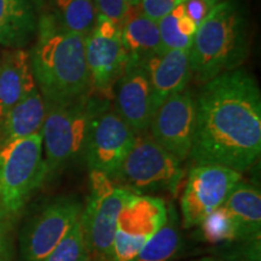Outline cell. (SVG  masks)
I'll return each instance as SVG.
<instances>
[{"mask_svg": "<svg viewBox=\"0 0 261 261\" xmlns=\"http://www.w3.org/2000/svg\"><path fill=\"white\" fill-rule=\"evenodd\" d=\"M196 123L189 159L194 165H218L244 173L261 152V92L243 69L224 73L195 97Z\"/></svg>", "mask_w": 261, "mask_h": 261, "instance_id": "cell-1", "label": "cell"}, {"mask_svg": "<svg viewBox=\"0 0 261 261\" xmlns=\"http://www.w3.org/2000/svg\"><path fill=\"white\" fill-rule=\"evenodd\" d=\"M29 56L35 84L46 104H65L91 94L85 37L68 32L54 15L42 16Z\"/></svg>", "mask_w": 261, "mask_h": 261, "instance_id": "cell-2", "label": "cell"}, {"mask_svg": "<svg viewBox=\"0 0 261 261\" xmlns=\"http://www.w3.org/2000/svg\"><path fill=\"white\" fill-rule=\"evenodd\" d=\"M250 25L242 0H220L198 25L189 51L192 77L204 84L248 60Z\"/></svg>", "mask_w": 261, "mask_h": 261, "instance_id": "cell-3", "label": "cell"}, {"mask_svg": "<svg viewBox=\"0 0 261 261\" xmlns=\"http://www.w3.org/2000/svg\"><path fill=\"white\" fill-rule=\"evenodd\" d=\"M94 100L93 94H87L65 104H46L40 132L46 168L45 184L84 156Z\"/></svg>", "mask_w": 261, "mask_h": 261, "instance_id": "cell-4", "label": "cell"}, {"mask_svg": "<svg viewBox=\"0 0 261 261\" xmlns=\"http://www.w3.org/2000/svg\"><path fill=\"white\" fill-rule=\"evenodd\" d=\"M45 177L40 133L0 146V212L14 221L45 184Z\"/></svg>", "mask_w": 261, "mask_h": 261, "instance_id": "cell-5", "label": "cell"}, {"mask_svg": "<svg viewBox=\"0 0 261 261\" xmlns=\"http://www.w3.org/2000/svg\"><path fill=\"white\" fill-rule=\"evenodd\" d=\"M181 163L151 136L143 133L137 136L132 149L112 179L116 185L137 195L167 191L175 196L184 178Z\"/></svg>", "mask_w": 261, "mask_h": 261, "instance_id": "cell-6", "label": "cell"}, {"mask_svg": "<svg viewBox=\"0 0 261 261\" xmlns=\"http://www.w3.org/2000/svg\"><path fill=\"white\" fill-rule=\"evenodd\" d=\"M135 195L104 173L90 171L89 197L80 221L92 261H110L117 217Z\"/></svg>", "mask_w": 261, "mask_h": 261, "instance_id": "cell-7", "label": "cell"}, {"mask_svg": "<svg viewBox=\"0 0 261 261\" xmlns=\"http://www.w3.org/2000/svg\"><path fill=\"white\" fill-rule=\"evenodd\" d=\"M136 138L135 130L110 106V100L96 97L83 156L90 171L102 172L112 178Z\"/></svg>", "mask_w": 261, "mask_h": 261, "instance_id": "cell-8", "label": "cell"}, {"mask_svg": "<svg viewBox=\"0 0 261 261\" xmlns=\"http://www.w3.org/2000/svg\"><path fill=\"white\" fill-rule=\"evenodd\" d=\"M83 204L73 196L54 198L24 224L19 234L21 261H42L80 220Z\"/></svg>", "mask_w": 261, "mask_h": 261, "instance_id": "cell-9", "label": "cell"}, {"mask_svg": "<svg viewBox=\"0 0 261 261\" xmlns=\"http://www.w3.org/2000/svg\"><path fill=\"white\" fill-rule=\"evenodd\" d=\"M168 204L152 195H135L120 212L110 261H133L167 220Z\"/></svg>", "mask_w": 261, "mask_h": 261, "instance_id": "cell-10", "label": "cell"}, {"mask_svg": "<svg viewBox=\"0 0 261 261\" xmlns=\"http://www.w3.org/2000/svg\"><path fill=\"white\" fill-rule=\"evenodd\" d=\"M243 173L218 165H195L189 172L180 198L184 228L197 227L212 212L224 204Z\"/></svg>", "mask_w": 261, "mask_h": 261, "instance_id": "cell-11", "label": "cell"}, {"mask_svg": "<svg viewBox=\"0 0 261 261\" xmlns=\"http://www.w3.org/2000/svg\"><path fill=\"white\" fill-rule=\"evenodd\" d=\"M195 123V97L185 89L167 98L156 109L149 126L150 136L169 154L184 162L191 152Z\"/></svg>", "mask_w": 261, "mask_h": 261, "instance_id": "cell-12", "label": "cell"}, {"mask_svg": "<svg viewBox=\"0 0 261 261\" xmlns=\"http://www.w3.org/2000/svg\"><path fill=\"white\" fill-rule=\"evenodd\" d=\"M91 94L110 100L127 62L121 34L106 37L93 31L85 39Z\"/></svg>", "mask_w": 261, "mask_h": 261, "instance_id": "cell-13", "label": "cell"}, {"mask_svg": "<svg viewBox=\"0 0 261 261\" xmlns=\"http://www.w3.org/2000/svg\"><path fill=\"white\" fill-rule=\"evenodd\" d=\"M115 110L137 136L146 133L151 122V86L144 63L127 60L115 90Z\"/></svg>", "mask_w": 261, "mask_h": 261, "instance_id": "cell-14", "label": "cell"}, {"mask_svg": "<svg viewBox=\"0 0 261 261\" xmlns=\"http://www.w3.org/2000/svg\"><path fill=\"white\" fill-rule=\"evenodd\" d=\"M151 86L152 112L173 94L187 89L192 77L190 54L185 50L166 51L144 63Z\"/></svg>", "mask_w": 261, "mask_h": 261, "instance_id": "cell-15", "label": "cell"}, {"mask_svg": "<svg viewBox=\"0 0 261 261\" xmlns=\"http://www.w3.org/2000/svg\"><path fill=\"white\" fill-rule=\"evenodd\" d=\"M37 87L31 56L24 48H11L0 56V119Z\"/></svg>", "mask_w": 261, "mask_h": 261, "instance_id": "cell-16", "label": "cell"}, {"mask_svg": "<svg viewBox=\"0 0 261 261\" xmlns=\"http://www.w3.org/2000/svg\"><path fill=\"white\" fill-rule=\"evenodd\" d=\"M234 226L238 241L260 244L261 192L252 182L241 180L224 202Z\"/></svg>", "mask_w": 261, "mask_h": 261, "instance_id": "cell-17", "label": "cell"}, {"mask_svg": "<svg viewBox=\"0 0 261 261\" xmlns=\"http://www.w3.org/2000/svg\"><path fill=\"white\" fill-rule=\"evenodd\" d=\"M46 103L35 87L0 119V146L41 132Z\"/></svg>", "mask_w": 261, "mask_h": 261, "instance_id": "cell-18", "label": "cell"}, {"mask_svg": "<svg viewBox=\"0 0 261 261\" xmlns=\"http://www.w3.org/2000/svg\"><path fill=\"white\" fill-rule=\"evenodd\" d=\"M121 41L127 60L145 63L150 57L163 54L158 21L136 9L126 16L121 23Z\"/></svg>", "mask_w": 261, "mask_h": 261, "instance_id": "cell-19", "label": "cell"}, {"mask_svg": "<svg viewBox=\"0 0 261 261\" xmlns=\"http://www.w3.org/2000/svg\"><path fill=\"white\" fill-rule=\"evenodd\" d=\"M38 23L31 0H0V45L22 48L37 33Z\"/></svg>", "mask_w": 261, "mask_h": 261, "instance_id": "cell-20", "label": "cell"}, {"mask_svg": "<svg viewBox=\"0 0 261 261\" xmlns=\"http://www.w3.org/2000/svg\"><path fill=\"white\" fill-rule=\"evenodd\" d=\"M181 244L178 213L173 205H168L166 223L133 261H173L180 252Z\"/></svg>", "mask_w": 261, "mask_h": 261, "instance_id": "cell-21", "label": "cell"}, {"mask_svg": "<svg viewBox=\"0 0 261 261\" xmlns=\"http://www.w3.org/2000/svg\"><path fill=\"white\" fill-rule=\"evenodd\" d=\"M55 17L68 32L86 38L92 32L97 10L94 0H55Z\"/></svg>", "mask_w": 261, "mask_h": 261, "instance_id": "cell-22", "label": "cell"}, {"mask_svg": "<svg viewBox=\"0 0 261 261\" xmlns=\"http://www.w3.org/2000/svg\"><path fill=\"white\" fill-rule=\"evenodd\" d=\"M197 227H200L201 237L205 242L221 243L238 241L236 226L224 204L208 214Z\"/></svg>", "mask_w": 261, "mask_h": 261, "instance_id": "cell-23", "label": "cell"}, {"mask_svg": "<svg viewBox=\"0 0 261 261\" xmlns=\"http://www.w3.org/2000/svg\"><path fill=\"white\" fill-rule=\"evenodd\" d=\"M182 14H184V4H180L158 21L163 52L173 50L190 51L194 39L187 37L181 31L180 18Z\"/></svg>", "mask_w": 261, "mask_h": 261, "instance_id": "cell-24", "label": "cell"}, {"mask_svg": "<svg viewBox=\"0 0 261 261\" xmlns=\"http://www.w3.org/2000/svg\"><path fill=\"white\" fill-rule=\"evenodd\" d=\"M42 261H91L80 220Z\"/></svg>", "mask_w": 261, "mask_h": 261, "instance_id": "cell-25", "label": "cell"}, {"mask_svg": "<svg viewBox=\"0 0 261 261\" xmlns=\"http://www.w3.org/2000/svg\"><path fill=\"white\" fill-rule=\"evenodd\" d=\"M97 14L106 16L121 24L126 16L137 9L140 0H94Z\"/></svg>", "mask_w": 261, "mask_h": 261, "instance_id": "cell-26", "label": "cell"}, {"mask_svg": "<svg viewBox=\"0 0 261 261\" xmlns=\"http://www.w3.org/2000/svg\"><path fill=\"white\" fill-rule=\"evenodd\" d=\"M187 0H140V11L151 19L160 21L177 8L178 5L184 4Z\"/></svg>", "mask_w": 261, "mask_h": 261, "instance_id": "cell-27", "label": "cell"}, {"mask_svg": "<svg viewBox=\"0 0 261 261\" xmlns=\"http://www.w3.org/2000/svg\"><path fill=\"white\" fill-rule=\"evenodd\" d=\"M219 2L220 0H187L184 3L185 14L198 28Z\"/></svg>", "mask_w": 261, "mask_h": 261, "instance_id": "cell-28", "label": "cell"}, {"mask_svg": "<svg viewBox=\"0 0 261 261\" xmlns=\"http://www.w3.org/2000/svg\"><path fill=\"white\" fill-rule=\"evenodd\" d=\"M12 220L0 212V261H10V232H11Z\"/></svg>", "mask_w": 261, "mask_h": 261, "instance_id": "cell-29", "label": "cell"}, {"mask_svg": "<svg viewBox=\"0 0 261 261\" xmlns=\"http://www.w3.org/2000/svg\"><path fill=\"white\" fill-rule=\"evenodd\" d=\"M196 261H237V260H226V259H215V257H203V259Z\"/></svg>", "mask_w": 261, "mask_h": 261, "instance_id": "cell-30", "label": "cell"}, {"mask_svg": "<svg viewBox=\"0 0 261 261\" xmlns=\"http://www.w3.org/2000/svg\"><path fill=\"white\" fill-rule=\"evenodd\" d=\"M91 261H92V260H91Z\"/></svg>", "mask_w": 261, "mask_h": 261, "instance_id": "cell-31", "label": "cell"}]
</instances>
